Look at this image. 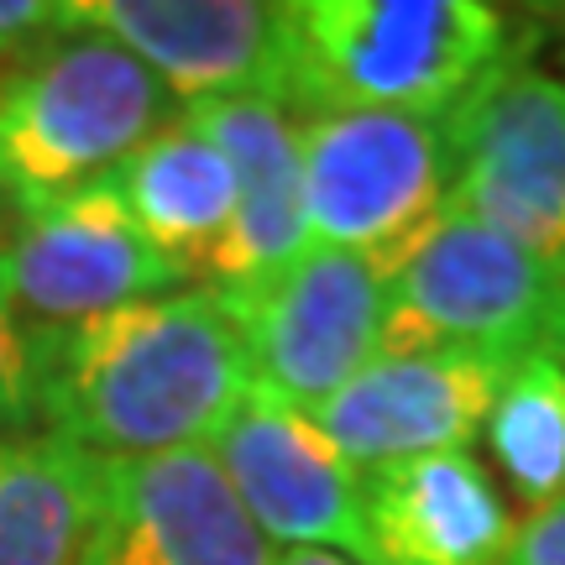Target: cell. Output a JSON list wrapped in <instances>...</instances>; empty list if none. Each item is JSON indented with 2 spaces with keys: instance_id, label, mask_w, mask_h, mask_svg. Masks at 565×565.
Masks as SVG:
<instances>
[{
  "instance_id": "obj_1",
  "label": "cell",
  "mask_w": 565,
  "mask_h": 565,
  "mask_svg": "<svg viewBox=\"0 0 565 565\" xmlns=\"http://www.w3.org/2000/svg\"><path fill=\"white\" fill-rule=\"evenodd\" d=\"M38 335V419L84 456L215 445L252 398L242 330L215 288H173Z\"/></svg>"
},
{
  "instance_id": "obj_2",
  "label": "cell",
  "mask_w": 565,
  "mask_h": 565,
  "mask_svg": "<svg viewBox=\"0 0 565 565\" xmlns=\"http://www.w3.org/2000/svg\"><path fill=\"white\" fill-rule=\"evenodd\" d=\"M294 110H398L445 121L508 58L487 0H294Z\"/></svg>"
},
{
  "instance_id": "obj_3",
  "label": "cell",
  "mask_w": 565,
  "mask_h": 565,
  "mask_svg": "<svg viewBox=\"0 0 565 565\" xmlns=\"http://www.w3.org/2000/svg\"><path fill=\"white\" fill-rule=\"evenodd\" d=\"M173 116L179 105L126 47L68 32L0 84V204L32 215L110 179Z\"/></svg>"
},
{
  "instance_id": "obj_4",
  "label": "cell",
  "mask_w": 565,
  "mask_h": 565,
  "mask_svg": "<svg viewBox=\"0 0 565 565\" xmlns=\"http://www.w3.org/2000/svg\"><path fill=\"white\" fill-rule=\"evenodd\" d=\"M383 356L398 351H492L529 356L561 335L555 267L487 225L440 210L404 257L387 263Z\"/></svg>"
},
{
  "instance_id": "obj_5",
  "label": "cell",
  "mask_w": 565,
  "mask_h": 565,
  "mask_svg": "<svg viewBox=\"0 0 565 565\" xmlns=\"http://www.w3.org/2000/svg\"><path fill=\"white\" fill-rule=\"evenodd\" d=\"M303 221L309 242L356 252L387 273L450 200L445 121L398 110L303 116Z\"/></svg>"
},
{
  "instance_id": "obj_6",
  "label": "cell",
  "mask_w": 565,
  "mask_h": 565,
  "mask_svg": "<svg viewBox=\"0 0 565 565\" xmlns=\"http://www.w3.org/2000/svg\"><path fill=\"white\" fill-rule=\"evenodd\" d=\"M450 200L466 221L498 231L561 267L565 257V84L508 53L450 116Z\"/></svg>"
},
{
  "instance_id": "obj_7",
  "label": "cell",
  "mask_w": 565,
  "mask_h": 565,
  "mask_svg": "<svg viewBox=\"0 0 565 565\" xmlns=\"http://www.w3.org/2000/svg\"><path fill=\"white\" fill-rule=\"evenodd\" d=\"M221 299L242 330L252 387L299 414H315L383 356L387 278L356 252L309 246L257 288Z\"/></svg>"
},
{
  "instance_id": "obj_8",
  "label": "cell",
  "mask_w": 565,
  "mask_h": 565,
  "mask_svg": "<svg viewBox=\"0 0 565 565\" xmlns=\"http://www.w3.org/2000/svg\"><path fill=\"white\" fill-rule=\"evenodd\" d=\"M100 32L168 89L179 110L236 95L288 105L294 21L267 0H68L58 38ZM294 110V105H288Z\"/></svg>"
},
{
  "instance_id": "obj_9",
  "label": "cell",
  "mask_w": 565,
  "mask_h": 565,
  "mask_svg": "<svg viewBox=\"0 0 565 565\" xmlns=\"http://www.w3.org/2000/svg\"><path fill=\"white\" fill-rule=\"evenodd\" d=\"M173 282H183L179 267L141 236L110 179L17 215L0 236V303L42 330L100 320L173 294Z\"/></svg>"
},
{
  "instance_id": "obj_10",
  "label": "cell",
  "mask_w": 565,
  "mask_h": 565,
  "mask_svg": "<svg viewBox=\"0 0 565 565\" xmlns=\"http://www.w3.org/2000/svg\"><path fill=\"white\" fill-rule=\"evenodd\" d=\"M79 565H278L210 445L105 456Z\"/></svg>"
},
{
  "instance_id": "obj_11",
  "label": "cell",
  "mask_w": 565,
  "mask_h": 565,
  "mask_svg": "<svg viewBox=\"0 0 565 565\" xmlns=\"http://www.w3.org/2000/svg\"><path fill=\"white\" fill-rule=\"evenodd\" d=\"M519 356L492 351H398L356 372L309 419L356 471L435 450H466L487 429Z\"/></svg>"
},
{
  "instance_id": "obj_12",
  "label": "cell",
  "mask_w": 565,
  "mask_h": 565,
  "mask_svg": "<svg viewBox=\"0 0 565 565\" xmlns=\"http://www.w3.org/2000/svg\"><path fill=\"white\" fill-rule=\"evenodd\" d=\"M210 450L273 545L330 550L366 565L362 471L324 440L309 414L252 387L246 408Z\"/></svg>"
},
{
  "instance_id": "obj_13",
  "label": "cell",
  "mask_w": 565,
  "mask_h": 565,
  "mask_svg": "<svg viewBox=\"0 0 565 565\" xmlns=\"http://www.w3.org/2000/svg\"><path fill=\"white\" fill-rule=\"evenodd\" d=\"M210 131L236 173V215L225 225L221 246L210 252L204 278L215 294H242L263 278L282 273L309 252L303 221V152H299V110L267 95H236L189 110Z\"/></svg>"
},
{
  "instance_id": "obj_14",
  "label": "cell",
  "mask_w": 565,
  "mask_h": 565,
  "mask_svg": "<svg viewBox=\"0 0 565 565\" xmlns=\"http://www.w3.org/2000/svg\"><path fill=\"white\" fill-rule=\"evenodd\" d=\"M366 565H503L513 513L471 450L362 471Z\"/></svg>"
},
{
  "instance_id": "obj_15",
  "label": "cell",
  "mask_w": 565,
  "mask_h": 565,
  "mask_svg": "<svg viewBox=\"0 0 565 565\" xmlns=\"http://www.w3.org/2000/svg\"><path fill=\"white\" fill-rule=\"evenodd\" d=\"M110 183L141 236L179 267V278H204L210 252L236 215V173L210 131L179 110L110 173Z\"/></svg>"
},
{
  "instance_id": "obj_16",
  "label": "cell",
  "mask_w": 565,
  "mask_h": 565,
  "mask_svg": "<svg viewBox=\"0 0 565 565\" xmlns=\"http://www.w3.org/2000/svg\"><path fill=\"white\" fill-rule=\"evenodd\" d=\"M100 456L53 435H0V565H79Z\"/></svg>"
},
{
  "instance_id": "obj_17",
  "label": "cell",
  "mask_w": 565,
  "mask_h": 565,
  "mask_svg": "<svg viewBox=\"0 0 565 565\" xmlns=\"http://www.w3.org/2000/svg\"><path fill=\"white\" fill-rule=\"evenodd\" d=\"M487 445L524 503L540 508L565 492V362L550 345L513 362L487 414Z\"/></svg>"
},
{
  "instance_id": "obj_18",
  "label": "cell",
  "mask_w": 565,
  "mask_h": 565,
  "mask_svg": "<svg viewBox=\"0 0 565 565\" xmlns=\"http://www.w3.org/2000/svg\"><path fill=\"white\" fill-rule=\"evenodd\" d=\"M38 419V335L0 303V435Z\"/></svg>"
},
{
  "instance_id": "obj_19",
  "label": "cell",
  "mask_w": 565,
  "mask_h": 565,
  "mask_svg": "<svg viewBox=\"0 0 565 565\" xmlns=\"http://www.w3.org/2000/svg\"><path fill=\"white\" fill-rule=\"evenodd\" d=\"M503 565H565V492L550 498L513 529Z\"/></svg>"
},
{
  "instance_id": "obj_20",
  "label": "cell",
  "mask_w": 565,
  "mask_h": 565,
  "mask_svg": "<svg viewBox=\"0 0 565 565\" xmlns=\"http://www.w3.org/2000/svg\"><path fill=\"white\" fill-rule=\"evenodd\" d=\"M38 38H58V6H47V0H0V58Z\"/></svg>"
},
{
  "instance_id": "obj_21",
  "label": "cell",
  "mask_w": 565,
  "mask_h": 565,
  "mask_svg": "<svg viewBox=\"0 0 565 565\" xmlns=\"http://www.w3.org/2000/svg\"><path fill=\"white\" fill-rule=\"evenodd\" d=\"M278 565H356V561L330 555V550H278Z\"/></svg>"
},
{
  "instance_id": "obj_22",
  "label": "cell",
  "mask_w": 565,
  "mask_h": 565,
  "mask_svg": "<svg viewBox=\"0 0 565 565\" xmlns=\"http://www.w3.org/2000/svg\"><path fill=\"white\" fill-rule=\"evenodd\" d=\"M550 351H555V356H561V362H565V330H561V335H555V341H550Z\"/></svg>"
},
{
  "instance_id": "obj_23",
  "label": "cell",
  "mask_w": 565,
  "mask_h": 565,
  "mask_svg": "<svg viewBox=\"0 0 565 565\" xmlns=\"http://www.w3.org/2000/svg\"><path fill=\"white\" fill-rule=\"evenodd\" d=\"M555 278H561V299H565V257H561V267H555ZM561 330H565V320H561Z\"/></svg>"
},
{
  "instance_id": "obj_24",
  "label": "cell",
  "mask_w": 565,
  "mask_h": 565,
  "mask_svg": "<svg viewBox=\"0 0 565 565\" xmlns=\"http://www.w3.org/2000/svg\"><path fill=\"white\" fill-rule=\"evenodd\" d=\"M555 79L565 84V42H561V63H555Z\"/></svg>"
}]
</instances>
